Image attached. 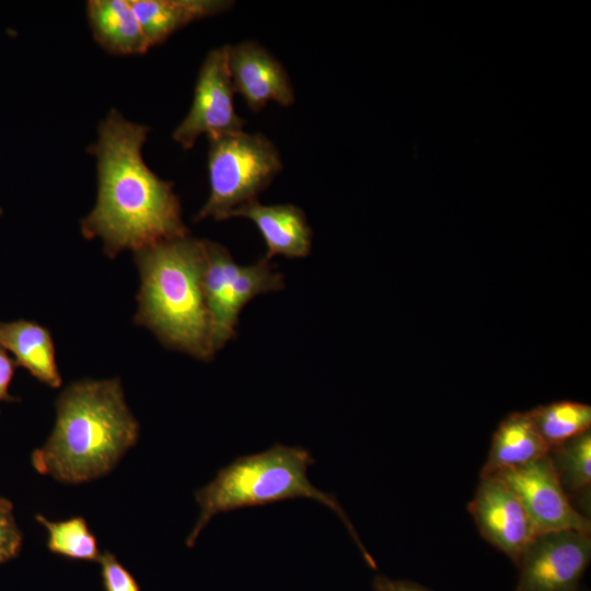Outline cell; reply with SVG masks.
I'll list each match as a JSON object with an SVG mask.
<instances>
[{"label": "cell", "mask_w": 591, "mask_h": 591, "mask_svg": "<svg viewBox=\"0 0 591 591\" xmlns=\"http://www.w3.org/2000/svg\"><path fill=\"white\" fill-rule=\"evenodd\" d=\"M148 132V126L112 109L89 147L97 162V197L81 220V232L86 239L100 237L111 258L124 250L136 252L188 235L173 183L160 178L142 158Z\"/></svg>", "instance_id": "cell-1"}, {"label": "cell", "mask_w": 591, "mask_h": 591, "mask_svg": "<svg viewBox=\"0 0 591 591\" xmlns=\"http://www.w3.org/2000/svg\"><path fill=\"white\" fill-rule=\"evenodd\" d=\"M138 438L120 380H81L58 396L54 429L31 462L57 482L82 484L108 474Z\"/></svg>", "instance_id": "cell-2"}, {"label": "cell", "mask_w": 591, "mask_h": 591, "mask_svg": "<svg viewBox=\"0 0 591 591\" xmlns=\"http://www.w3.org/2000/svg\"><path fill=\"white\" fill-rule=\"evenodd\" d=\"M135 253L140 275L135 322L167 348L209 361L210 344L202 275L205 240L185 235Z\"/></svg>", "instance_id": "cell-3"}, {"label": "cell", "mask_w": 591, "mask_h": 591, "mask_svg": "<svg viewBox=\"0 0 591 591\" xmlns=\"http://www.w3.org/2000/svg\"><path fill=\"white\" fill-rule=\"evenodd\" d=\"M314 461L311 452L303 447L275 443L263 452L240 456L220 468L211 482L195 491L200 512L186 538V545L193 547L202 529L218 513L306 498L334 511L348 529L366 561L375 567L336 497L310 482L308 468Z\"/></svg>", "instance_id": "cell-4"}, {"label": "cell", "mask_w": 591, "mask_h": 591, "mask_svg": "<svg viewBox=\"0 0 591 591\" xmlns=\"http://www.w3.org/2000/svg\"><path fill=\"white\" fill-rule=\"evenodd\" d=\"M209 196L195 221H222L256 200L281 172L277 147L262 134L244 130L208 138Z\"/></svg>", "instance_id": "cell-5"}, {"label": "cell", "mask_w": 591, "mask_h": 591, "mask_svg": "<svg viewBox=\"0 0 591 591\" xmlns=\"http://www.w3.org/2000/svg\"><path fill=\"white\" fill-rule=\"evenodd\" d=\"M206 263L202 289L209 317L212 351L220 350L235 336L241 310L255 297L285 288L283 276L274 270L270 260L253 265L235 263L221 244L205 240Z\"/></svg>", "instance_id": "cell-6"}, {"label": "cell", "mask_w": 591, "mask_h": 591, "mask_svg": "<svg viewBox=\"0 0 591 591\" xmlns=\"http://www.w3.org/2000/svg\"><path fill=\"white\" fill-rule=\"evenodd\" d=\"M591 561V534L576 530L536 534L518 564L514 591H579Z\"/></svg>", "instance_id": "cell-7"}, {"label": "cell", "mask_w": 591, "mask_h": 591, "mask_svg": "<svg viewBox=\"0 0 591 591\" xmlns=\"http://www.w3.org/2000/svg\"><path fill=\"white\" fill-rule=\"evenodd\" d=\"M234 94L228 45H224L206 56L196 80L193 104L173 131V140L190 149L201 135L212 138L244 130L245 121L235 112Z\"/></svg>", "instance_id": "cell-8"}, {"label": "cell", "mask_w": 591, "mask_h": 591, "mask_svg": "<svg viewBox=\"0 0 591 591\" xmlns=\"http://www.w3.org/2000/svg\"><path fill=\"white\" fill-rule=\"evenodd\" d=\"M493 475L515 494L537 534L560 530L591 533L590 518L572 505L548 454Z\"/></svg>", "instance_id": "cell-9"}, {"label": "cell", "mask_w": 591, "mask_h": 591, "mask_svg": "<svg viewBox=\"0 0 591 591\" xmlns=\"http://www.w3.org/2000/svg\"><path fill=\"white\" fill-rule=\"evenodd\" d=\"M467 509L480 536L517 565L537 533L515 494L497 476H480Z\"/></svg>", "instance_id": "cell-10"}, {"label": "cell", "mask_w": 591, "mask_h": 591, "mask_svg": "<svg viewBox=\"0 0 591 591\" xmlns=\"http://www.w3.org/2000/svg\"><path fill=\"white\" fill-rule=\"evenodd\" d=\"M228 67L234 93H239L253 112L267 103L282 106L294 103V91L281 62L256 42L228 45Z\"/></svg>", "instance_id": "cell-11"}, {"label": "cell", "mask_w": 591, "mask_h": 591, "mask_svg": "<svg viewBox=\"0 0 591 591\" xmlns=\"http://www.w3.org/2000/svg\"><path fill=\"white\" fill-rule=\"evenodd\" d=\"M250 219L258 229L266 244L264 258L276 255L289 258L305 257L311 252L312 230L301 208L290 204L263 205L250 201L231 215V218Z\"/></svg>", "instance_id": "cell-12"}, {"label": "cell", "mask_w": 591, "mask_h": 591, "mask_svg": "<svg viewBox=\"0 0 591 591\" xmlns=\"http://www.w3.org/2000/svg\"><path fill=\"white\" fill-rule=\"evenodd\" d=\"M548 452L549 448L538 433L530 412H512L500 421L493 434L480 476L525 465Z\"/></svg>", "instance_id": "cell-13"}, {"label": "cell", "mask_w": 591, "mask_h": 591, "mask_svg": "<svg viewBox=\"0 0 591 591\" xmlns=\"http://www.w3.org/2000/svg\"><path fill=\"white\" fill-rule=\"evenodd\" d=\"M0 345L39 382L54 389L61 385L54 340L46 327L26 320L0 322Z\"/></svg>", "instance_id": "cell-14"}, {"label": "cell", "mask_w": 591, "mask_h": 591, "mask_svg": "<svg viewBox=\"0 0 591 591\" xmlns=\"http://www.w3.org/2000/svg\"><path fill=\"white\" fill-rule=\"evenodd\" d=\"M150 47L166 40L186 25L228 11V0H130Z\"/></svg>", "instance_id": "cell-15"}, {"label": "cell", "mask_w": 591, "mask_h": 591, "mask_svg": "<svg viewBox=\"0 0 591 591\" xmlns=\"http://www.w3.org/2000/svg\"><path fill=\"white\" fill-rule=\"evenodd\" d=\"M88 19L95 40L113 55H139L149 48L130 0H91Z\"/></svg>", "instance_id": "cell-16"}, {"label": "cell", "mask_w": 591, "mask_h": 591, "mask_svg": "<svg viewBox=\"0 0 591 591\" xmlns=\"http://www.w3.org/2000/svg\"><path fill=\"white\" fill-rule=\"evenodd\" d=\"M559 482L569 493L582 500L587 517V500L591 488V430L577 434L548 452Z\"/></svg>", "instance_id": "cell-17"}, {"label": "cell", "mask_w": 591, "mask_h": 591, "mask_svg": "<svg viewBox=\"0 0 591 591\" xmlns=\"http://www.w3.org/2000/svg\"><path fill=\"white\" fill-rule=\"evenodd\" d=\"M529 412L549 450L589 430L591 426V407L584 403L559 401Z\"/></svg>", "instance_id": "cell-18"}, {"label": "cell", "mask_w": 591, "mask_h": 591, "mask_svg": "<svg viewBox=\"0 0 591 591\" xmlns=\"http://www.w3.org/2000/svg\"><path fill=\"white\" fill-rule=\"evenodd\" d=\"M35 518L46 529L47 548L51 553L73 560L99 561L102 553L84 518L62 521H50L43 514Z\"/></svg>", "instance_id": "cell-19"}, {"label": "cell", "mask_w": 591, "mask_h": 591, "mask_svg": "<svg viewBox=\"0 0 591 591\" xmlns=\"http://www.w3.org/2000/svg\"><path fill=\"white\" fill-rule=\"evenodd\" d=\"M23 535L13 514L12 502L0 498V564L16 557L21 551Z\"/></svg>", "instance_id": "cell-20"}, {"label": "cell", "mask_w": 591, "mask_h": 591, "mask_svg": "<svg viewBox=\"0 0 591 591\" xmlns=\"http://www.w3.org/2000/svg\"><path fill=\"white\" fill-rule=\"evenodd\" d=\"M105 591H140L134 576L111 552H104L99 559Z\"/></svg>", "instance_id": "cell-21"}, {"label": "cell", "mask_w": 591, "mask_h": 591, "mask_svg": "<svg viewBox=\"0 0 591 591\" xmlns=\"http://www.w3.org/2000/svg\"><path fill=\"white\" fill-rule=\"evenodd\" d=\"M16 363L0 345V403L14 402L18 398L9 394V386L14 375Z\"/></svg>", "instance_id": "cell-22"}, {"label": "cell", "mask_w": 591, "mask_h": 591, "mask_svg": "<svg viewBox=\"0 0 591 591\" xmlns=\"http://www.w3.org/2000/svg\"><path fill=\"white\" fill-rule=\"evenodd\" d=\"M372 586L374 591H432L414 581L391 579L385 576H376Z\"/></svg>", "instance_id": "cell-23"}]
</instances>
